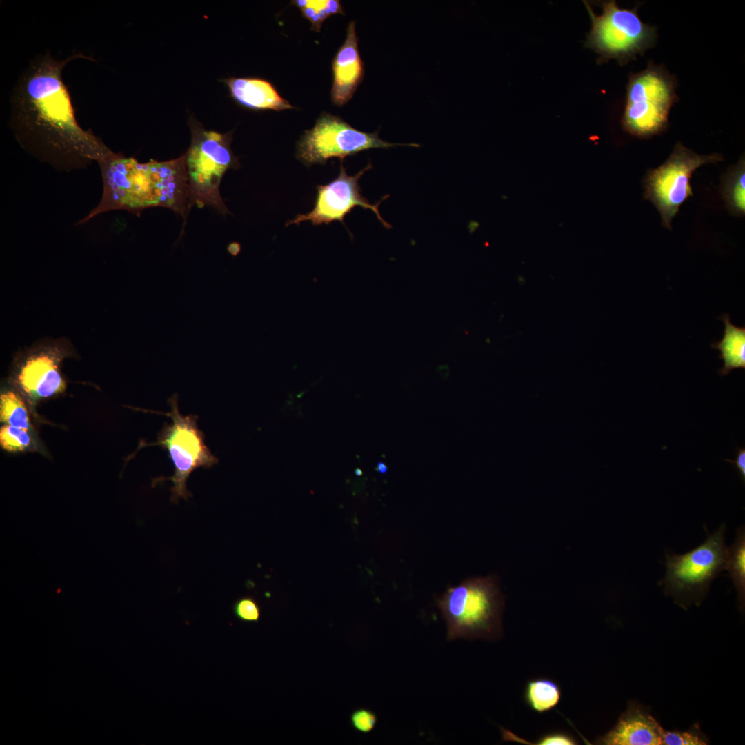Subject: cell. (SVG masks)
<instances>
[{
	"mask_svg": "<svg viewBox=\"0 0 745 745\" xmlns=\"http://www.w3.org/2000/svg\"><path fill=\"white\" fill-rule=\"evenodd\" d=\"M80 56L59 61L48 54L37 58L12 97L11 125L19 142L58 169L83 168L111 151L91 130L80 127L62 80L64 66Z\"/></svg>",
	"mask_w": 745,
	"mask_h": 745,
	"instance_id": "1",
	"label": "cell"
},
{
	"mask_svg": "<svg viewBox=\"0 0 745 745\" xmlns=\"http://www.w3.org/2000/svg\"><path fill=\"white\" fill-rule=\"evenodd\" d=\"M98 163L101 199L79 224L111 210L139 212L152 207L167 208L186 218L189 191L184 155L166 161L139 163L111 150Z\"/></svg>",
	"mask_w": 745,
	"mask_h": 745,
	"instance_id": "2",
	"label": "cell"
},
{
	"mask_svg": "<svg viewBox=\"0 0 745 745\" xmlns=\"http://www.w3.org/2000/svg\"><path fill=\"white\" fill-rule=\"evenodd\" d=\"M447 639L496 640L502 637L504 598L495 575L467 579L438 599Z\"/></svg>",
	"mask_w": 745,
	"mask_h": 745,
	"instance_id": "3",
	"label": "cell"
},
{
	"mask_svg": "<svg viewBox=\"0 0 745 745\" xmlns=\"http://www.w3.org/2000/svg\"><path fill=\"white\" fill-rule=\"evenodd\" d=\"M191 142L184 154L188 182V208L211 206L219 213L227 214L220 195V184L230 168L239 166L230 147L232 132L220 133L207 130L191 116L189 119Z\"/></svg>",
	"mask_w": 745,
	"mask_h": 745,
	"instance_id": "4",
	"label": "cell"
},
{
	"mask_svg": "<svg viewBox=\"0 0 745 745\" xmlns=\"http://www.w3.org/2000/svg\"><path fill=\"white\" fill-rule=\"evenodd\" d=\"M676 87L675 77L653 63L630 74L622 119L624 130L640 139L664 132L671 107L678 100Z\"/></svg>",
	"mask_w": 745,
	"mask_h": 745,
	"instance_id": "5",
	"label": "cell"
},
{
	"mask_svg": "<svg viewBox=\"0 0 745 745\" xmlns=\"http://www.w3.org/2000/svg\"><path fill=\"white\" fill-rule=\"evenodd\" d=\"M725 530L723 524L704 542L685 554H666L664 591L673 596L681 607L699 605L708 593L713 580L726 570Z\"/></svg>",
	"mask_w": 745,
	"mask_h": 745,
	"instance_id": "6",
	"label": "cell"
},
{
	"mask_svg": "<svg viewBox=\"0 0 745 745\" xmlns=\"http://www.w3.org/2000/svg\"><path fill=\"white\" fill-rule=\"evenodd\" d=\"M584 3L592 22L586 46L600 55L599 62L615 59L626 64L654 46L657 29L642 21L639 4L628 9L619 8L615 1H602V13L598 16L588 2Z\"/></svg>",
	"mask_w": 745,
	"mask_h": 745,
	"instance_id": "7",
	"label": "cell"
},
{
	"mask_svg": "<svg viewBox=\"0 0 745 745\" xmlns=\"http://www.w3.org/2000/svg\"><path fill=\"white\" fill-rule=\"evenodd\" d=\"M170 411L161 413L170 417L172 422L166 423L158 434L157 445L167 450L174 466V474L169 477H161L155 482L170 481V501L177 503L181 499L188 500L192 496L187 489L186 482L190 474L199 468H211L218 463L205 444V435L197 426L198 416L193 414L183 415L179 410L178 395L175 393L168 399Z\"/></svg>",
	"mask_w": 745,
	"mask_h": 745,
	"instance_id": "8",
	"label": "cell"
},
{
	"mask_svg": "<svg viewBox=\"0 0 745 745\" xmlns=\"http://www.w3.org/2000/svg\"><path fill=\"white\" fill-rule=\"evenodd\" d=\"M723 160L719 153L698 155L678 142L665 162L648 171L643 179L644 197L656 207L664 227L672 229L680 206L693 195L690 183L693 172L702 165Z\"/></svg>",
	"mask_w": 745,
	"mask_h": 745,
	"instance_id": "9",
	"label": "cell"
},
{
	"mask_svg": "<svg viewBox=\"0 0 745 745\" xmlns=\"http://www.w3.org/2000/svg\"><path fill=\"white\" fill-rule=\"evenodd\" d=\"M397 146L419 147L415 143H390L381 139L378 131L366 132L352 127L341 117L323 112L315 125L306 130L297 144V158L305 166L324 164L328 159L355 155L371 148Z\"/></svg>",
	"mask_w": 745,
	"mask_h": 745,
	"instance_id": "10",
	"label": "cell"
},
{
	"mask_svg": "<svg viewBox=\"0 0 745 745\" xmlns=\"http://www.w3.org/2000/svg\"><path fill=\"white\" fill-rule=\"evenodd\" d=\"M368 163L364 169L353 176H349L341 161L339 175L331 182L316 186L317 196L313 209L308 213L297 215L286 226L297 224L310 221L313 225L328 224L339 221L344 225V217L355 206L371 210L381 224L386 228L391 225L384 221L379 211V206L389 195L384 196L377 203H370L361 194L359 181L364 173L372 168Z\"/></svg>",
	"mask_w": 745,
	"mask_h": 745,
	"instance_id": "11",
	"label": "cell"
},
{
	"mask_svg": "<svg viewBox=\"0 0 745 745\" xmlns=\"http://www.w3.org/2000/svg\"><path fill=\"white\" fill-rule=\"evenodd\" d=\"M61 359L59 351L44 350L32 353L21 364L16 381L19 390L32 402L64 390L66 384L59 368Z\"/></svg>",
	"mask_w": 745,
	"mask_h": 745,
	"instance_id": "12",
	"label": "cell"
},
{
	"mask_svg": "<svg viewBox=\"0 0 745 745\" xmlns=\"http://www.w3.org/2000/svg\"><path fill=\"white\" fill-rule=\"evenodd\" d=\"M663 728L650 711L641 704L630 702L615 726L599 737L596 744L659 745Z\"/></svg>",
	"mask_w": 745,
	"mask_h": 745,
	"instance_id": "13",
	"label": "cell"
},
{
	"mask_svg": "<svg viewBox=\"0 0 745 745\" xmlns=\"http://www.w3.org/2000/svg\"><path fill=\"white\" fill-rule=\"evenodd\" d=\"M346 37L332 61L331 101L342 106L352 97L364 76V65L358 49L355 22L348 26Z\"/></svg>",
	"mask_w": 745,
	"mask_h": 745,
	"instance_id": "14",
	"label": "cell"
},
{
	"mask_svg": "<svg viewBox=\"0 0 745 745\" xmlns=\"http://www.w3.org/2000/svg\"><path fill=\"white\" fill-rule=\"evenodd\" d=\"M229 90L230 97L241 106L254 110L280 111L293 106L277 92L268 81L257 77H230L221 80Z\"/></svg>",
	"mask_w": 745,
	"mask_h": 745,
	"instance_id": "15",
	"label": "cell"
},
{
	"mask_svg": "<svg viewBox=\"0 0 745 745\" xmlns=\"http://www.w3.org/2000/svg\"><path fill=\"white\" fill-rule=\"evenodd\" d=\"M724 323V333L722 340L713 342L711 346L717 349L719 358L724 361V366L719 373L724 376L737 368H745V328L733 325L728 314L719 318Z\"/></svg>",
	"mask_w": 745,
	"mask_h": 745,
	"instance_id": "16",
	"label": "cell"
},
{
	"mask_svg": "<svg viewBox=\"0 0 745 745\" xmlns=\"http://www.w3.org/2000/svg\"><path fill=\"white\" fill-rule=\"evenodd\" d=\"M745 161L743 156L731 166L722 179L721 194L726 208L733 215L745 214Z\"/></svg>",
	"mask_w": 745,
	"mask_h": 745,
	"instance_id": "17",
	"label": "cell"
},
{
	"mask_svg": "<svg viewBox=\"0 0 745 745\" xmlns=\"http://www.w3.org/2000/svg\"><path fill=\"white\" fill-rule=\"evenodd\" d=\"M562 697L560 686L546 678L529 680L525 686L524 699L533 711L543 713L558 705Z\"/></svg>",
	"mask_w": 745,
	"mask_h": 745,
	"instance_id": "18",
	"label": "cell"
},
{
	"mask_svg": "<svg viewBox=\"0 0 745 745\" xmlns=\"http://www.w3.org/2000/svg\"><path fill=\"white\" fill-rule=\"evenodd\" d=\"M726 570L737 590L741 609H744L745 599V530L742 526L737 528V536L728 548Z\"/></svg>",
	"mask_w": 745,
	"mask_h": 745,
	"instance_id": "19",
	"label": "cell"
},
{
	"mask_svg": "<svg viewBox=\"0 0 745 745\" xmlns=\"http://www.w3.org/2000/svg\"><path fill=\"white\" fill-rule=\"evenodd\" d=\"M0 419L6 425L28 430L30 417L21 397L13 390L2 393L0 397Z\"/></svg>",
	"mask_w": 745,
	"mask_h": 745,
	"instance_id": "20",
	"label": "cell"
},
{
	"mask_svg": "<svg viewBox=\"0 0 745 745\" xmlns=\"http://www.w3.org/2000/svg\"><path fill=\"white\" fill-rule=\"evenodd\" d=\"M292 4L298 7L304 17L311 23V29L319 32L321 26L330 16L344 14V9L338 0H295Z\"/></svg>",
	"mask_w": 745,
	"mask_h": 745,
	"instance_id": "21",
	"label": "cell"
},
{
	"mask_svg": "<svg viewBox=\"0 0 745 745\" xmlns=\"http://www.w3.org/2000/svg\"><path fill=\"white\" fill-rule=\"evenodd\" d=\"M708 744L707 737L702 733L698 724L693 725L687 731H667L662 729L661 744L664 745H705Z\"/></svg>",
	"mask_w": 745,
	"mask_h": 745,
	"instance_id": "22",
	"label": "cell"
},
{
	"mask_svg": "<svg viewBox=\"0 0 745 745\" xmlns=\"http://www.w3.org/2000/svg\"><path fill=\"white\" fill-rule=\"evenodd\" d=\"M28 430L10 425H3L0 429V444L8 452H21L29 448L31 438Z\"/></svg>",
	"mask_w": 745,
	"mask_h": 745,
	"instance_id": "23",
	"label": "cell"
},
{
	"mask_svg": "<svg viewBox=\"0 0 745 745\" xmlns=\"http://www.w3.org/2000/svg\"><path fill=\"white\" fill-rule=\"evenodd\" d=\"M232 610L237 618L245 622H257L261 615L258 603L254 598L248 596L237 599Z\"/></svg>",
	"mask_w": 745,
	"mask_h": 745,
	"instance_id": "24",
	"label": "cell"
},
{
	"mask_svg": "<svg viewBox=\"0 0 745 745\" xmlns=\"http://www.w3.org/2000/svg\"><path fill=\"white\" fill-rule=\"evenodd\" d=\"M350 719L352 727L363 733L371 732L377 721L376 715L372 711L364 708L355 710Z\"/></svg>",
	"mask_w": 745,
	"mask_h": 745,
	"instance_id": "25",
	"label": "cell"
},
{
	"mask_svg": "<svg viewBox=\"0 0 745 745\" xmlns=\"http://www.w3.org/2000/svg\"><path fill=\"white\" fill-rule=\"evenodd\" d=\"M529 744L537 745H575L578 744L577 739L571 735L564 732H553L539 737L536 742Z\"/></svg>",
	"mask_w": 745,
	"mask_h": 745,
	"instance_id": "26",
	"label": "cell"
},
{
	"mask_svg": "<svg viewBox=\"0 0 745 745\" xmlns=\"http://www.w3.org/2000/svg\"><path fill=\"white\" fill-rule=\"evenodd\" d=\"M726 461H729V462H731L733 464H735L736 466L737 470H739V474L741 475V477H742V480L744 481V479H745V450H744V448H738V451H737V456H736V458H735V461L729 460V459H726Z\"/></svg>",
	"mask_w": 745,
	"mask_h": 745,
	"instance_id": "27",
	"label": "cell"
},
{
	"mask_svg": "<svg viewBox=\"0 0 745 745\" xmlns=\"http://www.w3.org/2000/svg\"><path fill=\"white\" fill-rule=\"evenodd\" d=\"M227 250L230 255L236 256L240 252L241 246L239 244L232 242L228 246Z\"/></svg>",
	"mask_w": 745,
	"mask_h": 745,
	"instance_id": "28",
	"label": "cell"
},
{
	"mask_svg": "<svg viewBox=\"0 0 745 745\" xmlns=\"http://www.w3.org/2000/svg\"><path fill=\"white\" fill-rule=\"evenodd\" d=\"M378 470L382 473H385L386 471V466L384 465V464H383L381 462L379 463L378 464Z\"/></svg>",
	"mask_w": 745,
	"mask_h": 745,
	"instance_id": "29",
	"label": "cell"
}]
</instances>
